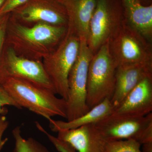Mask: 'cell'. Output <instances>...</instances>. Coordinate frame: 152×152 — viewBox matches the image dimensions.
<instances>
[{"label": "cell", "mask_w": 152, "mask_h": 152, "mask_svg": "<svg viewBox=\"0 0 152 152\" xmlns=\"http://www.w3.org/2000/svg\"><path fill=\"white\" fill-rule=\"evenodd\" d=\"M67 31L66 27L43 23L26 26L9 18L4 45L20 56L42 61L56 48Z\"/></svg>", "instance_id": "cell-1"}, {"label": "cell", "mask_w": 152, "mask_h": 152, "mask_svg": "<svg viewBox=\"0 0 152 152\" xmlns=\"http://www.w3.org/2000/svg\"><path fill=\"white\" fill-rule=\"evenodd\" d=\"M0 85L23 108L48 120L59 116L66 118L67 102L53 91L32 82L12 77H1Z\"/></svg>", "instance_id": "cell-2"}, {"label": "cell", "mask_w": 152, "mask_h": 152, "mask_svg": "<svg viewBox=\"0 0 152 152\" xmlns=\"http://www.w3.org/2000/svg\"><path fill=\"white\" fill-rule=\"evenodd\" d=\"M108 42L109 51L118 66L152 65V42L125 19Z\"/></svg>", "instance_id": "cell-3"}, {"label": "cell", "mask_w": 152, "mask_h": 152, "mask_svg": "<svg viewBox=\"0 0 152 152\" xmlns=\"http://www.w3.org/2000/svg\"><path fill=\"white\" fill-rule=\"evenodd\" d=\"M108 41L93 55L89 65L86 103L89 109L107 99L111 100L115 91L118 65L109 51Z\"/></svg>", "instance_id": "cell-4"}, {"label": "cell", "mask_w": 152, "mask_h": 152, "mask_svg": "<svg viewBox=\"0 0 152 152\" xmlns=\"http://www.w3.org/2000/svg\"><path fill=\"white\" fill-rule=\"evenodd\" d=\"M80 43L79 38L66 33L56 48L42 60L55 94L66 100L68 95V77L77 59Z\"/></svg>", "instance_id": "cell-5"}, {"label": "cell", "mask_w": 152, "mask_h": 152, "mask_svg": "<svg viewBox=\"0 0 152 152\" xmlns=\"http://www.w3.org/2000/svg\"><path fill=\"white\" fill-rule=\"evenodd\" d=\"M106 142L133 140L141 145L152 141V113L143 117L110 115L96 124Z\"/></svg>", "instance_id": "cell-6"}, {"label": "cell", "mask_w": 152, "mask_h": 152, "mask_svg": "<svg viewBox=\"0 0 152 152\" xmlns=\"http://www.w3.org/2000/svg\"><path fill=\"white\" fill-rule=\"evenodd\" d=\"M77 57L68 77L67 121H72L90 110L87 105L88 70L93 53L86 40H80Z\"/></svg>", "instance_id": "cell-7"}, {"label": "cell", "mask_w": 152, "mask_h": 152, "mask_svg": "<svg viewBox=\"0 0 152 152\" xmlns=\"http://www.w3.org/2000/svg\"><path fill=\"white\" fill-rule=\"evenodd\" d=\"M125 19L121 0H97L87 41L93 54L109 40Z\"/></svg>", "instance_id": "cell-8"}, {"label": "cell", "mask_w": 152, "mask_h": 152, "mask_svg": "<svg viewBox=\"0 0 152 152\" xmlns=\"http://www.w3.org/2000/svg\"><path fill=\"white\" fill-rule=\"evenodd\" d=\"M10 18L26 26L43 23L67 27L66 12L59 0H28L12 11Z\"/></svg>", "instance_id": "cell-9"}, {"label": "cell", "mask_w": 152, "mask_h": 152, "mask_svg": "<svg viewBox=\"0 0 152 152\" xmlns=\"http://www.w3.org/2000/svg\"><path fill=\"white\" fill-rule=\"evenodd\" d=\"M1 77L23 79L52 90L55 93L42 61L20 56L12 49L5 45L0 57Z\"/></svg>", "instance_id": "cell-10"}, {"label": "cell", "mask_w": 152, "mask_h": 152, "mask_svg": "<svg viewBox=\"0 0 152 152\" xmlns=\"http://www.w3.org/2000/svg\"><path fill=\"white\" fill-rule=\"evenodd\" d=\"M68 17L67 33L88 41L90 21L97 0H59Z\"/></svg>", "instance_id": "cell-11"}, {"label": "cell", "mask_w": 152, "mask_h": 152, "mask_svg": "<svg viewBox=\"0 0 152 152\" xmlns=\"http://www.w3.org/2000/svg\"><path fill=\"white\" fill-rule=\"evenodd\" d=\"M152 111V77L143 79L125 98L112 115L143 117Z\"/></svg>", "instance_id": "cell-12"}, {"label": "cell", "mask_w": 152, "mask_h": 152, "mask_svg": "<svg viewBox=\"0 0 152 152\" xmlns=\"http://www.w3.org/2000/svg\"><path fill=\"white\" fill-rule=\"evenodd\" d=\"M152 77V65L135 64L117 67L115 91L111 102L118 107L143 79Z\"/></svg>", "instance_id": "cell-13"}, {"label": "cell", "mask_w": 152, "mask_h": 152, "mask_svg": "<svg viewBox=\"0 0 152 152\" xmlns=\"http://www.w3.org/2000/svg\"><path fill=\"white\" fill-rule=\"evenodd\" d=\"M58 134V138L69 144L77 152H105L107 142L94 124Z\"/></svg>", "instance_id": "cell-14"}, {"label": "cell", "mask_w": 152, "mask_h": 152, "mask_svg": "<svg viewBox=\"0 0 152 152\" xmlns=\"http://www.w3.org/2000/svg\"><path fill=\"white\" fill-rule=\"evenodd\" d=\"M115 107L109 99L104 100L89 111L72 121H64L50 118L48 120L50 129L53 132L58 133L59 131L77 129L87 125L96 124L106 117L111 115Z\"/></svg>", "instance_id": "cell-15"}, {"label": "cell", "mask_w": 152, "mask_h": 152, "mask_svg": "<svg viewBox=\"0 0 152 152\" xmlns=\"http://www.w3.org/2000/svg\"><path fill=\"white\" fill-rule=\"evenodd\" d=\"M125 20L145 37H152V4L144 6L140 0H121Z\"/></svg>", "instance_id": "cell-16"}, {"label": "cell", "mask_w": 152, "mask_h": 152, "mask_svg": "<svg viewBox=\"0 0 152 152\" xmlns=\"http://www.w3.org/2000/svg\"><path fill=\"white\" fill-rule=\"evenodd\" d=\"M12 133L15 140L13 152H50L35 139L32 137L24 138L20 126L14 128Z\"/></svg>", "instance_id": "cell-17"}, {"label": "cell", "mask_w": 152, "mask_h": 152, "mask_svg": "<svg viewBox=\"0 0 152 152\" xmlns=\"http://www.w3.org/2000/svg\"><path fill=\"white\" fill-rule=\"evenodd\" d=\"M141 145L133 140L115 141L107 142L105 152H142Z\"/></svg>", "instance_id": "cell-18"}, {"label": "cell", "mask_w": 152, "mask_h": 152, "mask_svg": "<svg viewBox=\"0 0 152 152\" xmlns=\"http://www.w3.org/2000/svg\"><path fill=\"white\" fill-rule=\"evenodd\" d=\"M36 127L39 131L45 134L53 144L57 151L59 152H77L75 148L66 142L60 140L57 137H54L48 132L38 122H36Z\"/></svg>", "instance_id": "cell-19"}, {"label": "cell", "mask_w": 152, "mask_h": 152, "mask_svg": "<svg viewBox=\"0 0 152 152\" xmlns=\"http://www.w3.org/2000/svg\"><path fill=\"white\" fill-rule=\"evenodd\" d=\"M11 106L18 109H22L16 101L10 96L7 91L0 85V115H4L8 113L5 106Z\"/></svg>", "instance_id": "cell-20"}, {"label": "cell", "mask_w": 152, "mask_h": 152, "mask_svg": "<svg viewBox=\"0 0 152 152\" xmlns=\"http://www.w3.org/2000/svg\"><path fill=\"white\" fill-rule=\"evenodd\" d=\"M28 0H5L0 8V16L10 13L15 9L26 3Z\"/></svg>", "instance_id": "cell-21"}, {"label": "cell", "mask_w": 152, "mask_h": 152, "mask_svg": "<svg viewBox=\"0 0 152 152\" xmlns=\"http://www.w3.org/2000/svg\"><path fill=\"white\" fill-rule=\"evenodd\" d=\"M9 122L4 115H0V151L6 142L8 140L7 138L3 139L4 133L8 127Z\"/></svg>", "instance_id": "cell-22"}, {"label": "cell", "mask_w": 152, "mask_h": 152, "mask_svg": "<svg viewBox=\"0 0 152 152\" xmlns=\"http://www.w3.org/2000/svg\"><path fill=\"white\" fill-rule=\"evenodd\" d=\"M9 19L4 23L0 27V57H1L2 53L3 48L4 46L6 38V28H7V23Z\"/></svg>", "instance_id": "cell-23"}, {"label": "cell", "mask_w": 152, "mask_h": 152, "mask_svg": "<svg viewBox=\"0 0 152 152\" xmlns=\"http://www.w3.org/2000/svg\"><path fill=\"white\" fill-rule=\"evenodd\" d=\"M142 152H152V141L142 144Z\"/></svg>", "instance_id": "cell-24"}, {"label": "cell", "mask_w": 152, "mask_h": 152, "mask_svg": "<svg viewBox=\"0 0 152 152\" xmlns=\"http://www.w3.org/2000/svg\"><path fill=\"white\" fill-rule=\"evenodd\" d=\"M10 13L6 14L4 15L0 16V27L6 21L10 18Z\"/></svg>", "instance_id": "cell-25"}, {"label": "cell", "mask_w": 152, "mask_h": 152, "mask_svg": "<svg viewBox=\"0 0 152 152\" xmlns=\"http://www.w3.org/2000/svg\"><path fill=\"white\" fill-rule=\"evenodd\" d=\"M141 2L144 6H149L152 4V0H140Z\"/></svg>", "instance_id": "cell-26"}, {"label": "cell", "mask_w": 152, "mask_h": 152, "mask_svg": "<svg viewBox=\"0 0 152 152\" xmlns=\"http://www.w3.org/2000/svg\"><path fill=\"white\" fill-rule=\"evenodd\" d=\"M5 1V0H0V8L2 5L4 3V2Z\"/></svg>", "instance_id": "cell-27"}]
</instances>
